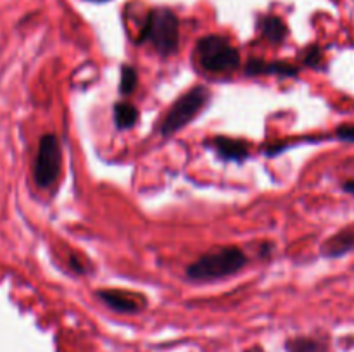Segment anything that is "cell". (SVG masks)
I'll return each mask as SVG.
<instances>
[{"label":"cell","instance_id":"cell-1","mask_svg":"<svg viewBox=\"0 0 354 352\" xmlns=\"http://www.w3.org/2000/svg\"><path fill=\"white\" fill-rule=\"evenodd\" d=\"M248 262L244 252L239 247H221L197 259L187 268V275L192 280H216L235 275Z\"/></svg>","mask_w":354,"mask_h":352},{"label":"cell","instance_id":"cell-2","mask_svg":"<svg viewBox=\"0 0 354 352\" xmlns=\"http://www.w3.org/2000/svg\"><path fill=\"white\" fill-rule=\"evenodd\" d=\"M140 41H151L161 55L175 54L180 45L178 17L169 9L151 10L142 30Z\"/></svg>","mask_w":354,"mask_h":352},{"label":"cell","instance_id":"cell-3","mask_svg":"<svg viewBox=\"0 0 354 352\" xmlns=\"http://www.w3.org/2000/svg\"><path fill=\"white\" fill-rule=\"evenodd\" d=\"M197 57L201 66L211 72L232 71L241 64V54L225 37L207 35L197 41Z\"/></svg>","mask_w":354,"mask_h":352},{"label":"cell","instance_id":"cell-4","mask_svg":"<svg viewBox=\"0 0 354 352\" xmlns=\"http://www.w3.org/2000/svg\"><path fill=\"white\" fill-rule=\"evenodd\" d=\"M207 100H209V90L204 86H194L189 92L183 93L162 117L161 135L169 137L185 128L204 109Z\"/></svg>","mask_w":354,"mask_h":352},{"label":"cell","instance_id":"cell-5","mask_svg":"<svg viewBox=\"0 0 354 352\" xmlns=\"http://www.w3.org/2000/svg\"><path fill=\"white\" fill-rule=\"evenodd\" d=\"M61 173V144L54 133L41 137L33 166L35 182L40 188L54 185Z\"/></svg>","mask_w":354,"mask_h":352},{"label":"cell","instance_id":"cell-6","mask_svg":"<svg viewBox=\"0 0 354 352\" xmlns=\"http://www.w3.org/2000/svg\"><path fill=\"white\" fill-rule=\"evenodd\" d=\"M299 72L297 66L289 64L283 61H273L266 62L263 59H251L245 64V75L249 76H258V75H277V76H296Z\"/></svg>","mask_w":354,"mask_h":352},{"label":"cell","instance_id":"cell-7","mask_svg":"<svg viewBox=\"0 0 354 352\" xmlns=\"http://www.w3.org/2000/svg\"><path fill=\"white\" fill-rule=\"evenodd\" d=\"M97 297L106 306H109L113 311H118V313H137L142 307V304L135 300L133 295L127 292H120V290H99Z\"/></svg>","mask_w":354,"mask_h":352},{"label":"cell","instance_id":"cell-8","mask_svg":"<svg viewBox=\"0 0 354 352\" xmlns=\"http://www.w3.org/2000/svg\"><path fill=\"white\" fill-rule=\"evenodd\" d=\"M214 148H216L218 155L225 161L242 162L244 159L249 157V147L245 141L235 140V138L228 137H216L213 140Z\"/></svg>","mask_w":354,"mask_h":352},{"label":"cell","instance_id":"cell-9","mask_svg":"<svg viewBox=\"0 0 354 352\" xmlns=\"http://www.w3.org/2000/svg\"><path fill=\"white\" fill-rule=\"evenodd\" d=\"M354 248V231L353 230H342L335 233L334 237L328 238L324 245H322V255L328 259L342 257L348 252Z\"/></svg>","mask_w":354,"mask_h":352},{"label":"cell","instance_id":"cell-10","mask_svg":"<svg viewBox=\"0 0 354 352\" xmlns=\"http://www.w3.org/2000/svg\"><path fill=\"white\" fill-rule=\"evenodd\" d=\"M259 30L263 38H266L272 43H280L287 37V26L279 16H265L259 21Z\"/></svg>","mask_w":354,"mask_h":352},{"label":"cell","instance_id":"cell-11","mask_svg":"<svg viewBox=\"0 0 354 352\" xmlns=\"http://www.w3.org/2000/svg\"><path fill=\"white\" fill-rule=\"evenodd\" d=\"M138 110L128 102H118L114 106V123L120 130H130L137 124Z\"/></svg>","mask_w":354,"mask_h":352},{"label":"cell","instance_id":"cell-12","mask_svg":"<svg viewBox=\"0 0 354 352\" xmlns=\"http://www.w3.org/2000/svg\"><path fill=\"white\" fill-rule=\"evenodd\" d=\"M137 86V71L131 66H123L121 69V81H120V92L123 95H130Z\"/></svg>","mask_w":354,"mask_h":352},{"label":"cell","instance_id":"cell-13","mask_svg":"<svg viewBox=\"0 0 354 352\" xmlns=\"http://www.w3.org/2000/svg\"><path fill=\"white\" fill-rule=\"evenodd\" d=\"M290 352H325V347L317 340L311 338H297L289 344Z\"/></svg>","mask_w":354,"mask_h":352},{"label":"cell","instance_id":"cell-14","mask_svg":"<svg viewBox=\"0 0 354 352\" xmlns=\"http://www.w3.org/2000/svg\"><path fill=\"white\" fill-rule=\"evenodd\" d=\"M322 62V50L318 47L308 48L306 54H304V64L311 66V68H317Z\"/></svg>","mask_w":354,"mask_h":352},{"label":"cell","instance_id":"cell-15","mask_svg":"<svg viewBox=\"0 0 354 352\" xmlns=\"http://www.w3.org/2000/svg\"><path fill=\"white\" fill-rule=\"evenodd\" d=\"M335 138L342 141H354V124H342L335 130Z\"/></svg>","mask_w":354,"mask_h":352},{"label":"cell","instance_id":"cell-16","mask_svg":"<svg viewBox=\"0 0 354 352\" xmlns=\"http://www.w3.org/2000/svg\"><path fill=\"white\" fill-rule=\"evenodd\" d=\"M342 188H344V192L351 193L354 195V179H349V182H344V185H342Z\"/></svg>","mask_w":354,"mask_h":352}]
</instances>
